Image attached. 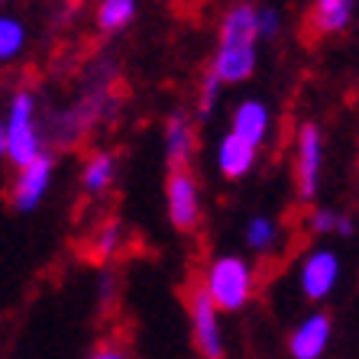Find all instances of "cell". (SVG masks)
<instances>
[{
  "mask_svg": "<svg viewBox=\"0 0 359 359\" xmlns=\"http://www.w3.org/2000/svg\"><path fill=\"white\" fill-rule=\"evenodd\" d=\"M330 337H334V318L324 314V311H314L288 334V356L320 359L327 353V346H330Z\"/></svg>",
  "mask_w": 359,
  "mask_h": 359,
  "instance_id": "cell-9",
  "label": "cell"
},
{
  "mask_svg": "<svg viewBox=\"0 0 359 359\" xmlns=\"http://www.w3.org/2000/svg\"><path fill=\"white\" fill-rule=\"evenodd\" d=\"M201 288L208 292V298L214 301V308L220 314H236L252 301L256 292V272H252L246 256L236 252H220L208 262L204 269V282Z\"/></svg>",
  "mask_w": 359,
  "mask_h": 359,
  "instance_id": "cell-2",
  "label": "cell"
},
{
  "mask_svg": "<svg viewBox=\"0 0 359 359\" xmlns=\"http://www.w3.org/2000/svg\"><path fill=\"white\" fill-rule=\"evenodd\" d=\"M256 33L259 39H276L282 33V13L276 7H256Z\"/></svg>",
  "mask_w": 359,
  "mask_h": 359,
  "instance_id": "cell-18",
  "label": "cell"
},
{
  "mask_svg": "<svg viewBox=\"0 0 359 359\" xmlns=\"http://www.w3.org/2000/svg\"><path fill=\"white\" fill-rule=\"evenodd\" d=\"M269 130H272V110L259 97H243L230 114V133L246 140L256 149L269 140Z\"/></svg>",
  "mask_w": 359,
  "mask_h": 359,
  "instance_id": "cell-10",
  "label": "cell"
},
{
  "mask_svg": "<svg viewBox=\"0 0 359 359\" xmlns=\"http://www.w3.org/2000/svg\"><path fill=\"white\" fill-rule=\"evenodd\" d=\"M120 243H123V230L117 224H107L97 236V256H114L120 250Z\"/></svg>",
  "mask_w": 359,
  "mask_h": 359,
  "instance_id": "cell-21",
  "label": "cell"
},
{
  "mask_svg": "<svg viewBox=\"0 0 359 359\" xmlns=\"http://www.w3.org/2000/svg\"><path fill=\"white\" fill-rule=\"evenodd\" d=\"M7 156V133H4V120H0V159Z\"/></svg>",
  "mask_w": 359,
  "mask_h": 359,
  "instance_id": "cell-24",
  "label": "cell"
},
{
  "mask_svg": "<svg viewBox=\"0 0 359 359\" xmlns=\"http://www.w3.org/2000/svg\"><path fill=\"white\" fill-rule=\"evenodd\" d=\"M188 324H191V340L204 359H224V324H220V311L201 285L188 288Z\"/></svg>",
  "mask_w": 359,
  "mask_h": 359,
  "instance_id": "cell-5",
  "label": "cell"
},
{
  "mask_svg": "<svg viewBox=\"0 0 359 359\" xmlns=\"http://www.w3.org/2000/svg\"><path fill=\"white\" fill-rule=\"evenodd\" d=\"M162 142H165V156L172 162V168L188 165V159L194 156V123L184 110H175V114L165 117Z\"/></svg>",
  "mask_w": 359,
  "mask_h": 359,
  "instance_id": "cell-12",
  "label": "cell"
},
{
  "mask_svg": "<svg viewBox=\"0 0 359 359\" xmlns=\"http://www.w3.org/2000/svg\"><path fill=\"white\" fill-rule=\"evenodd\" d=\"M243 243H246V250L256 252V256H269V252H276L278 243H282V226H278L276 217H269V214H256V217L246 220Z\"/></svg>",
  "mask_w": 359,
  "mask_h": 359,
  "instance_id": "cell-15",
  "label": "cell"
},
{
  "mask_svg": "<svg viewBox=\"0 0 359 359\" xmlns=\"http://www.w3.org/2000/svg\"><path fill=\"white\" fill-rule=\"evenodd\" d=\"M136 17V0H100L97 26L104 33H123Z\"/></svg>",
  "mask_w": 359,
  "mask_h": 359,
  "instance_id": "cell-16",
  "label": "cell"
},
{
  "mask_svg": "<svg viewBox=\"0 0 359 359\" xmlns=\"http://www.w3.org/2000/svg\"><path fill=\"white\" fill-rule=\"evenodd\" d=\"M4 133H7V159L17 168L46 152V136H42L39 114H36V97L29 91H17L10 97Z\"/></svg>",
  "mask_w": 359,
  "mask_h": 359,
  "instance_id": "cell-3",
  "label": "cell"
},
{
  "mask_svg": "<svg viewBox=\"0 0 359 359\" xmlns=\"http://www.w3.org/2000/svg\"><path fill=\"white\" fill-rule=\"evenodd\" d=\"M353 230H356V224H353L350 214H337V230H334V233H340V236H353Z\"/></svg>",
  "mask_w": 359,
  "mask_h": 359,
  "instance_id": "cell-23",
  "label": "cell"
},
{
  "mask_svg": "<svg viewBox=\"0 0 359 359\" xmlns=\"http://www.w3.org/2000/svg\"><path fill=\"white\" fill-rule=\"evenodd\" d=\"M220 91H224V84H220L217 78L208 72V75H204V81H201V94H198V110H201V117H208L210 110L217 107Z\"/></svg>",
  "mask_w": 359,
  "mask_h": 359,
  "instance_id": "cell-19",
  "label": "cell"
},
{
  "mask_svg": "<svg viewBox=\"0 0 359 359\" xmlns=\"http://www.w3.org/2000/svg\"><path fill=\"white\" fill-rule=\"evenodd\" d=\"M308 226H311V233H318V236L334 233V230H337V210L314 208V210H311V217H308Z\"/></svg>",
  "mask_w": 359,
  "mask_h": 359,
  "instance_id": "cell-20",
  "label": "cell"
},
{
  "mask_svg": "<svg viewBox=\"0 0 359 359\" xmlns=\"http://www.w3.org/2000/svg\"><path fill=\"white\" fill-rule=\"evenodd\" d=\"M114 175H117V159L110 152H91L81 165V191L88 198H100L110 191Z\"/></svg>",
  "mask_w": 359,
  "mask_h": 359,
  "instance_id": "cell-14",
  "label": "cell"
},
{
  "mask_svg": "<svg viewBox=\"0 0 359 359\" xmlns=\"http://www.w3.org/2000/svg\"><path fill=\"white\" fill-rule=\"evenodd\" d=\"M165 214L178 233H194L204 217L201 208V184L188 172V165H178L165 178Z\"/></svg>",
  "mask_w": 359,
  "mask_h": 359,
  "instance_id": "cell-4",
  "label": "cell"
},
{
  "mask_svg": "<svg viewBox=\"0 0 359 359\" xmlns=\"http://www.w3.org/2000/svg\"><path fill=\"white\" fill-rule=\"evenodd\" d=\"M259 33H256V7L252 4H236L220 20L217 52L210 59V75L224 88L250 81L259 62Z\"/></svg>",
  "mask_w": 359,
  "mask_h": 359,
  "instance_id": "cell-1",
  "label": "cell"
},
{
  "mask_svg": "<svg viewBox=\"0 0 359 359\" xmlns=\"http://www.w3.org/2000/svg\"><path fill=\"white\" fill-rule=\"evenodd\" d=\"M340 256H337L334 250H327V246H320V250H311L304 259H301V269H298V285H301V294L308 301H327L330 294H334L337 282H340Z\"/></svg>",
  "mask_w": 359,
  "mask_h": 359,
  "instance_id": "cell-8",
  "label": "cell"
},
{
  "mask_svg": "<svg viewBox=\"0 0 359 359\" xmlns=\"http://www.w3.org/2000/svg\"><path fill=\"white\" fill-rule=\"evenodd\" d=\"M26 46V29L17 17H0V62L20 59Z\"/></svg>",
  "mask_w": 359,
  "mask_h": 359,
  "instance_id": "cell-17",
  "label": "cell"
},
{
  "mask_svg": "<svg viewBox=\"0 0 359 359\" xmlns=\"http://www.w3.org/2000/svg\"><path fill=\"white\" fill-rule=\"evenodd\" d=\"M324 172V133L318 123H301L294 133V191L301 201H314Z\"/></svg>",
  "mask_w": 359,
  "mask_h": 359,
  "instance_id": "cell-6",
  "label": "cell"
},
{
  "mask_svg": "<svg viewBox=\"0 0 359 359\" xmlns=\"http://www.w3.org/2000/svg\"><path fill=\"white\" fill-rule=\"evenodd\" d=\"M256 159H259V149H256V146H250L246 140H240V136H233V133L220 136L217 152H214L217 172L224 178H230V182H240V178L250 175L252 165H256Z\"/></svg>",
  "mask_w": 359,
  "mask_h": 359,
  "instance_id": "cell-11",
  "label": "cell"
},
{
  "mask_svg": "<svg viewBox=\"0 0 359 359\" xmlns=\"http://www.w3.org/2000/svg\"><path fill=\"white\" fill-rule=\"evenodd\" d=\"M88 359H130V353L120 350V346H97Z\"/></svg>",
  "mask_w": 359,
  "mask_h": 359,
  "instance_id": "cell-22",
  "label": "cell"
},
{
  "mask_svg": "<svg viewBox=\"0 0 359 359\" xmlns=\"http://www.w3.org/2000/svg\"><path fill=\"white\" fill-rule=\"evenodd\" d=\"M52 182H55V159H52L49 152H42V156H36L33 162L20 165L17 178L10 184V201H13V208H17L20 214L36 210L42 201H46Z\"/></svg>",
  "mask_w": 359,
  "mask_h": 359,
  "instance_id": "cell-7",
  "label": "cell"
},
{
  "mask_svg": "<svg viewBox=\"0 0 359 359\" xmlns=\"http://www.w3.org/2000/svg\"><path fill=\"white\" fill-rule=\"evenodd\" d=\"M356 0H314L311 4V26L320 36H337L353 23Z\"/></svg>",
  "mask_w": 359,
  "mask_h": 359,
  "instance_id": "cell-13",
  "label": "cell"
}]
</instances>
